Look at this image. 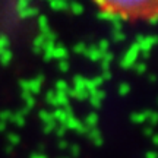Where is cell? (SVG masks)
<instances>
[{
  "mask_svg": "<svg viewBox=\"0 0 158 158\" xmlns=\"http://www.w3.org/2000/svg\"><path fill=\"white\" fill-rule=\"evenodd\" d=\"M102 15L126 22H154L158 0H94Z\"/></svg>",
  "mask_w": 158,
  "mask_h": 158,
  "instance_id": "1",
  "label": "cell"
}]
</instances>
